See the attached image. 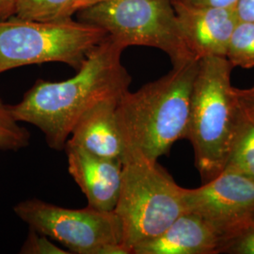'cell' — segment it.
I'll return each instance as SVG.
<instances>
[{"label":"cell","mask_w":254,"mask_h":254,"mask_svg":"<svg viewBox=\"0 0 254 254\" xmlns=\"http://www.w3.org/2000/svg\"><path fill=\"white\" fill-rule=\"evenodd\" d=\"M16 0H0V21L14 16Z\"/></svg>","instance_id":"obj_22"},{"label":"cell","mask_w":254,"mask_h":254,"mask_svg":"<svg viewBox=\"0 0 254 254\" xmlns=\"http://www.w3.org/2000/svg\"><path fill=\"white\" fill-rule=\"evenodd\" d=\"M224 236L199 214L188 211L162 234L136 246L133 254H220Z\"/></svg>","instance_id":"obj_11"},{"label":"cell","mask_w":254,"mask_h":254,"mask_svg":"<svg viewBox=\"0 0 254 254\" xmlns=\"http://www.w3.org/2000/svg\"><path fill=\"white\" fill-rule=\"evenodd\" d=\"M20 254H71L69 251L53 243L48 236L30 229Z\"/></svg>","instance_id":"obj_18"},{"label":"cell","mask_w":254,"mask_h":254,"mask_svg":"<svg viewBox=\"0 0 254 254\" xmlns=\"http://www.w3.org/2000/svg\"><path fill=\"white\" fill-rule=\"evenodd\" d=\"M235 92L238 100L254 110V86L247 89L235 88Z\"/></svg>","instance_id":"obj_21"},{"label":"cell","mask_w":254,"mask_h":254,"mask_svg":"<svg viewBox=\"0 0 254 254\" xmlns=\"http://www.w3.org/2000/svg\"><path fill=\"white\" fill-rule=\"evenodd\" d=\"M182 36L197 59L224 57L238 22L236 9L196 7L173 0Z\"/></svg>","instance_id":"obj_9"},{"label":"cell","mask_w":254,"mask_h":254,"mask_svg":"<svg viewBox=\"0 0 254 254\" xmlns=\"http://www.w3.org/2000/svg\"><path fill=\"white\" fill-rule=\"evenodd\" d=\"M236 11L239 21L254 22V0H239Z\"/></svg>","instance_id":"obj_20"},{"label":"cell","mask_w":254,"mask_h":254,"mask_svg":"<svg viewBox=\"0 0 254 254\" xmlns=\"http://www.w3.org/2000/svg\"><path fill=\"white\" fill-rule=\"evenodd\" d=\"M73 1H74L75 10H76V12H78L81 9L89 8V7L100 4V3L109 1V0H73Z\"/></svg>","instance_id":"obj_23"},{"label":"cell","mask_w":254,"mask_h":254,"mask_svg":"<svg viewBox=\"0 0 254 254\" xmlns=\"http://www.w3.org/2000/svg\"><path fill=\"white\" fill-rule=\"evenodd\" d=\"M119 101H103L89 109L73 127L66 145L76 146L101 157L123 161L124 147L116 115Z\"/></svg>","instance_id":"obj_12"},{"label":"cell","mask_w":254,"mask_h":254,"mask_svg":"<svg viewBox=\"0 0 254 254\" xmlns=\"http://www.w3.org/2000/svg\"><path fill=\"white\" fill-rule=\"evenodd\" d=\"M68 171L88 200V206L112 212L118 202L123 178V161L91 154L76 146L66 145Z\"/></svg>","instance_id":"obj_10"},{"label":"cell","mask_w":254,"mask_h":254,"mask_svg":"<svg viewBox=\"0 0 254 254\" xmlns=\"http://www.w3.org/2000/svg\"><path fill=\"white\" fill-rule=\"evenodd\" d=\"M220 254H254V217L223 242Z\"/></svg>","instance_id":"obj_17"},{"label":"cell","mask_w":254,"mask_h":254,"mask_svg":"<svg viewBox=\"0 0 254 254\" xmlns=\"http://www.w3.org/2000/svg\"><path fill=\"white\" fill-rule=\"evenodd\" d=\"M226 59L234 68H254V22L238 20L229 43Z\"/></svg>","instance_id":"obj_15"},{"label":"cell","mask_w":254,"mask_h":254,"mask_svg":"<svg viewBox=\"0 0 254 254\" xmlns=\"http://www.w3.org/2000/svg\"><path fill=\"white\" fill-rule=\"evenodd\" d=\"M185 191L157 161L141 157L124 161L114 212L122 225L123 244L131 254L187 212Z\"/></svg>","instance_id":"obj_4"},{"label":"cell","mask_w":254,"mask_h":254,"mask_svg":"<svg viewBox=\"0 0 254 254\" xmlns=\"http://www.w3.org/2000/svg\"><path fill=\"white\" fill-rule=\"evenodd\" d=\"M233 69L224 57L200 59L192 88L187 139L206 181L224 171L241 120L242 106L231 82Z\"/></svg>","instance_id":"obj_3"},{"label":"cell","mask_w":254,"mask_h":254,"mask_svg":"<svg viewBox=\"0 0 254 254\" xmlns=\"http://www.w3.org/2000/svg\"><path fill=\"white\" fill-rule=\"evenodd\" d=\"M76 12L73 0H16L14 16L37 22H63Z\"/></svg>","instance_id":"obj_14"},{"label":"cell","mask_w":254,"mask_h":254,"mask_svg":"<svg viewBox=\"0 0 254 254\" xmlns=\"http://www.w3.org/2000/svg\"><path fill=\"white\" fill-rule=\"evenodd\" d=\"M199 61L191 60L137 91H128L117 105L124 147L123 163L141 157L156 162L173 144L187 138L191 93Z\"/></svg>","instance_id":"obj_2"},{"label":"cell","mask_w":254,"mask_h":254,"mask_svg":"<svg viewBox=\"0 0 254 254\" xmlns=\"http://www.w3.org/2000/svg\"><path fill=\"white\" fill-rule=\"evenodd\" d=\"M185 200L187 212L206 219L225 241L254 217V178L223 171L200 188L186 189Z\"/></svg>","instance_id":"obj_8"},{"label":"cell","mask_w":254,"mask_h":254,"mask_svg":"<svg viewBox=\"0 0 254 254\" xmlns=\"http://www.w3.org/2000/svg\"><path fill=\"white\" fill-rule=\"evenodd\" d=\"M78 19L100 27L126 48L163 51L173 66L197 59L183 39L173 0H109L79 10Z\"/></svg>","instance_id":"obj_6"},{"label":"cell","mask_w":254,"mask_h":254,"mask_svg":"<svg viewBox=\"0 0 254 254\" xmlns=\"http://www.w3.org/2000/svg\"><path fill=\"white\" fill-rule=\"evenodd\" d=\"M30 133L12 116L0 96V151H19L29 145Z\"/></svg>","instance_id":"obj_16"},{"label":"cell","mask_w":254,"mask_h":254,"mask_svg":"<svg viewBox=\"0 0 254 254\" xmlns=\"http://www.w3.org/2000/svg\"><path fill=\"white\" fill-rule=\"evenodd\" d=\"M241 106L240 124L224 171L242 173L254 178V110L243 103Z\"/></svg>","instance_id":"obj_13"},{"label":"cell","mask_w":254,"mask_h":254,"mask_svg":"<svg viewBox=\"0 0 254 254\" xmlns=\"http://www.w3.org/2000/svg\"><path fill=\"white\" fill-rule=\"evenodd\" d=\"M125 49L108 35L71 78L37 80L18 104L9 106L12 116L40 129L50 148L64 151L73 127L89 109L103 101L121 99L129 91L132 77L121 61Z\"/></svg>","instance_id":"obj_1"},{"label":"cell","mask_w":254,"mask_h":254,"mask_svg":"<svg viewBox=\"0 0 254 254\" xmlns=\"http://www.w3.org/2000/svg\"><path fill=\"white\" fill-rule=\"evenodd\" d=\"M108 36L102 28L73 21H0V73L32 64L61 63L77 71Z\"/></svg>","instance_id":"obj_5"},{"label":"cell","mask_w":254,"mask_h":254,"mask_svg":"<svg viewBox=\"0 0 254 254\" xmlns=\"http://www.w3.org/2000/svg\"><path fill=\"white\" fill-rule=\"evenodd\" d=\"M183 4L196 6V7H211V8H224L236 9L239 0H175Z\"/></svg>","instance_id":"obj_19"},{"label":"cell","mask_w":254,"mask_h":254,"mask_svg":"<svg viewBox=\"0 0 254 254\" xmlns=\"http://www.w3.org/2000/svg\"><path fill=\"white\" fill-rule=\"evenodd\" d=\"M14 213L30 229L65 246L70 254H98L104 246L123 243L122 225L115 212L87 207L70 209L39 199L14 206Z\"/></svg>","instance_id":"obj_7"}]
</instances>
